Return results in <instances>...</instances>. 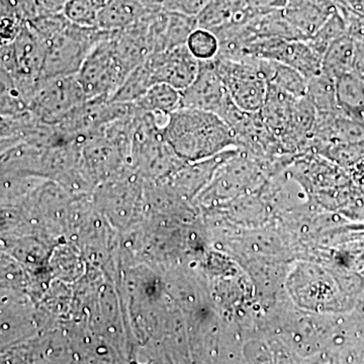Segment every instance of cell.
Returning <instances> with one entry per match:
<instances>
[{"label": "cell", "instance_id": "1", "mask_svg": "<svg viewBox=\"0 0 364 364\" xmlns=\"http://www.w3.org/2000/svg\"><path fill=\"white\" fill-rule=\"evenodd\" d=\"M166 142L189 160L210 156L229 145L235 135L229 124L214 112L179 107L163 126Z\"/></svg>", "mask_w": 364, "mask_h": 364}, {"label": "cell", "instance_id": "2", "mask_svg": "<svg viewBox=\"0 0 364 364\" xmlns=\"http://www.w3.org/2000/svg\"><path fill=\"white\" fill-rule=\"evenodd\" d=\"M107 33V31L97 26L86 28L69 21L62 30L44 41L46 57L42 77L77 74L91 49Z\"/></svg>", "mask_w": 364, "mask_h": 364}, {"label": "cell", "instance_id": "3", "mask_svg": "<svg viewBox=\"0 0 364 364\" xmlns=\"http://www.w3.org/2000/svg\"><path fill=\"white\" fill-rule=\"evenodd\" d=\"M212 60L234 104L242 111L259 112L267 92L260 59L248 56L230 58L217 55Z\"/></svg>", "mask_w": 364, "mask_h": 364}, {"label": "cell", "instance_id": "4", "mask_svg": "<svg viewBox=\"0 0 364 364\" xmlns=\"http://www.w3.org/2000/svg\"><path fill=\"white\" fill-rule=\"evenodd\" d=\"M112 35L107 32L95 44L79 69L78 80L87 100H109L129 75L117 59Z\"/></svg>", "mask_w": 364, "mask_h": 364}, {"label": "cell", "instance_id": "5", "mask_svg": "<svg viewBox=\"0 0 364 364\" xmlns=\"http://www.w3.org/2000/svg\"><path fill=\"white\" fill-rule=\"evenodd\" d=\"M85 100L77 74L50 76L38 81L28 109L38 121L55 124Z\"/></svg>", "mask_w": 364, "mask_h": 364}, {"label": "cell", "instance_id": "6", "mask_svg": "<svg viewBox=\"0 0 364 364\" xmlns=\"http://www.w3.org/2000/svg\"><path fill=\"white\" fill-rule=\"evenodd\" d=\"M270 60L291 67L310 79L322 71V57L303 40L265 38L254 41L242 49L240 57Z\"/></svg>", "mask_w": 364, "mask_h": 364}, {"label": "cell", "instance_id": "7", "mask_svg": "<svg viewBox=\"0 0 364 364\" xmlns=\"http://www.w3.org/2000/svg\"><path fill=\"white\" fill-rule=\"evenodd\" d=\"M234 105L213 60L200 61L195 80L181 91V107L214 112L223 119Z\"/></svg>", "mask_w": 364, "mask_h": 364}, {"label": "cell", "instance_id": "8", "mask_svg": "<svg viewBox=\"0 0 364 364\" xmlns=\"http://www.w3.org/2000/svg\"><path fill=\"white\" fill-rule=\"evenodd\" d=\"M144 63L154 85L166 83L179 91L195 80L200 68V60L191 54L186 44L153 53Z\"/></svg>", "mask_w": 364, "mask_h": 364}, {"label": "cell", "instance_id": "9", "mask_svg": "<svg viewBox=\"0 0 364 364\" xmlns=\"http://www.w3.org/2000/svg\"><path fill=\"white\" fill-rule=\"evenodd\" d=\"M338 7L331 0H287L282 11L284 18L306 41Z\"/></svg>", "mask_w": 364, "mask_h": 364}, {"label": "cell", "instance_id": "10", "mask_svg": "<svg viewBox=\"0 0 364 364\" xmlns=\"http://www.w3.org/2000/svg\"><path fill=\"white\" fill-rule=\"evenodd\" d=\"M150 11L144 0H107L97 20V28L116 32L140 21Z\"/></svg>", "mask_w": 364, "mask_h": 364}, {"label": "cell", "instance_id": "11", "mask_svg": "<svg viewBox=\"0 0 364 364\" xmlns=\"http://www.w3.org/2000/svg\"><path fill=\"white\" fill-rule=\"evenodd\" d=\"M336 95L340 114L364 124V79L354 71L340 76Z\"/></svg>", "mask_w": 364, "mask_h": 364}, {"label": "cell", "instance_id": "12", "mask_svg": "<svg viewBox=\"0 0 364 364\" xmlns=\"http://www.w3.org/2000/svg\"><path fill=\"white\" fill-rule=\"evenodd\" d=\"M355 43L349 33L335 41L323 55L322 72L337 79L354 70Z\"/></svg>", "mask_w": 364, "mask_h": 364}, {"label": "cell", "instance_id": "13", "mask_svg": "<svg viewBox=\"0 0 364 364\" xmlns=\"http://www.w3.org/2000/svg\"><path fill=\"white\" fill-rule=\"evenodd\" d=\"M261 69L267 85L277 86L294 97L306 95L308 79L291 67L270 60L260 59Z\"/></svg>", "mask_w": 364, "mask_h": 364}, {"label": "cell", "instance_id": "14", "mask_svg": "<svg viewBox=\"0 0 364 364\" xmlns=\"http://www.w3.org/2000/svg\"><path fill=\"white\" fill-rule=\"evenodd\" d=\"M139 111L169 116L181 107V91L166 83H156L134 102Z\"/></svg>", "mask_w": 364, "mask_h": 364}, {"label": "cell", "instance_id": "15", "mask_svg": "<svg viewBox=\"0 0 364 364\" xmlns=\"http://www.w3.org/2000/svg\"><path fill=\"white\" fill-rule=\"evenodd\" d=\"M306 97L315 107L317 114L339 112L336 95V79L321 71L318 75L308 79Z\"/></svg>", "mask_w": 364, "mask_h": 364}, {"label": "cell", "instance_id": "16", "mask_svg": "<svg viewBox=\"0 0 364 364\" xmlns=\"http://www.w3.org/2000/svg\"><path fill=\"white\" fill-rule=\"evenodd\" d=\"M246 7V0H212L196 16V28L213 31L227 25Z\"/></svg>", "mask_w": 364, "mask_h": 364}, {"label": "cell", "instance_id": "17", "mask_svg": "<svg viewBox=\"0 0 364 364\" xmlns=\"http://www.w3.org/2000/svg\"><path fill=\"white\" fill-rule=\"evenodd\" d=\"M347 33H348L347 21L342 11V7H338V9L320 26L317 32L306 40V43L323 58V55L327 51L329 46Z\"/></svg>", "mask_w": 364, "mask_h": 364}, {"label": "cell", "instance_id": "18", "mask_svg": "<svg viewBox=\"0 0 364 364\" xmlns=\"http://www.w3.org/2000/svg\"><path fill=\"white\" fill-rule=\"evenodd\" d=\"M196 28V16L167 11V21L162 35V51L186 44L189 35Z\"/></svg>", "mask_w": 364, "mask_h": 364}, {"label": "cell", "instance_id": "19", "mask_svg": "<svg viewBox=\"0 0 364 364\" xmlns=\"http://www.w3.org/2000/svg\"><path fill=\"white\" fill-rule=\"evenodd\" d=\"M154 85L145 63L136 66L124 79L119 90L109 100L114 102H135L151 86Z\"/></svg>", "mask_w": 364, "mask_h": 364}, {"label": "cell", "instance_id": "20", "mask_svg": "<svg viewBox=\"0 0 364 364\" xmlns=\"http://www.w3.org/2000/svg\"><path fill=\"white\" fill-rule=\"evenodd\" d=\"M107 0H68L62 14L75 25L95 28Z\"/></svg>", "mask_w": 364, "mask_h": 364}, {"label": "cell", "instance_id": "21", "mask_svg": "<svg viewBox=\"0 0 364 364\" xmlns=\"http://www.w3.org/2000/svg\"><path fill=\"white\" fill-rule=\"evenodd\" d=\"M186 46L200 61L214 59L220 49L219 41L215 33L202 28H196L189 35Z\"/></svg>", "mask_w": 364, "mask_h": 364}, {"label": "cell", "instance_id": "22", "mask_svg": "<svg viewBox=\"0 0 364 364\" xmlns=\"http://www.w3.org/2000/svg\"><path fill=\"white\" fill-rule=\"evenodd\" d=\"M348 26V33L355 43L354 72L364 79V16L347 11L344 14Z\"/></svg>", "mask_w": 364, "mask_h": 364}, {"label": "cell", "instance_id": "23", "mask_svg": "<svg viewBox=\"0 0 364 364\" xmlns=\"http://www.w3.org/2000/svg\"><path fill=\"white\" fill-rule=\"evenodd\" d=\"M287 0H246V6L258 14H265L286 7Z\"/></svg>", "mask_w": 364, "mask_h": 364}, {"label": "cell", "instance_id": "24", "mask_svg": "<svg viewBox=\"0 0 364 364\" xmlns=\"http://www.w3.org/2000/svg\"><path fill=\"white\" fill-rule=\"evenodd\" d=\"M68 0H36L38 14L61 13Z\"/></svg>", "mask_w": 364, "mask_h": 364}, {"label": "cell", "instance_id": "25", "mask_svg": "<svg viewBox=\"0 0 364 364\" xmlns=\"http://www.w3.org/2000/svg\"><path fill=\"white\" fill-rule=\"evenodd\" d=\"M331 1L336 4L339 7H347L346 4H345V0H331ZM348 9V7H347Z\"/></svg>", "mask_w": 364, "mask_h": 364}]
</instances>
